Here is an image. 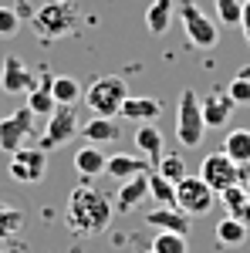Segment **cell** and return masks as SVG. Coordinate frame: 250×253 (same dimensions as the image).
Returning a JSON list of instances; mask_svg holds the SVG:
<instances>
[{
    "label": "cell",
    "mask_w": 250,
    "mask_h": 253,
    "mask_svg": "<svg viewBox=\"0 0 250 253\" xmlns=\"http://www.w3.org/2000/svg\"><path fill=\"white\" fill-rule=\"evenodd\" d=\"M216 203V193L200 179V175H186L176 182V206L186 216H206Z\"/></svg>",
    "instance_id": "obj_7"
},
{
    "label": "cell",
    "mask_w": 250,
    "mask_h": 253,
    "mask_svg": "<svg viewBox=\"0 0 250 253\" xmlns=\"http://www.w3.org/2000/svg\"><path fill=\"white\" fill-rule=\"evenodd\" d=\"M200 179H203L213 193L220 196L223 189H230V186L240 182V166H237V162L220 149V152H213V156L203 159V166H200Z\"/></svg>",
    "instance_id": "obj_8"
},
{
    "label": "cell",
    "mask_w": 250,
    "mask_h": 253,
    "mask_svg": "<svg viewBox=\"0 0 250 253\" xmlns=\"http://www.w3.org/2000/svg\"><path fill=\"white\" fill-rule=\"evenodd\" d=\"M24 230V210L0 196V240H14Z\"/></svg>",
    "instance_id": "obj_24"
},
{
    "label": "cell",
    "mask_w": 250,
    "mask_h": 253,
    "mask_svg": "<svg viewBox=\"0 0 250 253\" xmlns=\"http://www.w3.org/2000/svg\"><path fill=\"white\" fill-rule=\"evenodd\" d=\"M149 199V175H135V179H125L115 193V213H132L142 203Z\"/></svg>",
    "instance_id": "obj_13"
},
{
    "label": "cell",
    "mask_w": 250,
    "mask_h": 253,
    "mask_svg": "<svg viewBox=\"0 0 250 253\" xmlns=\"http://www.w3.org/2000/svg\"><path fill=\"white\" fill-rule=\"evenodd\" d=\"M105 172L118 179V182H125V179H135V175H149V159H139V156H129V152H115V156H108V166H105Z\"/></svg>",
    "instance_id": "obj_15"
},
{
    "label": "cell",
    "mask_w": 250,
    "mask_h": 253,
    "mask_svg": "<svg viewBox=\"0 0 250 253\" xmlns=\"http://www.w3.org/2000/svg\"><path fill=\"white\" fill-rule=\"evenodd\" d=\"M152 253H190V240L186 233H155Z\"/></svg>",
    "instance_id": "obj_28"
},
{
    "label": "cell",
    "mask_w": 250,
    "mask_h": 253,
    "mask_svg": "<svg viewBox=\"0 0 250 253\" xmlns=\"http://www.w3.org/2000/svg\"><path fill=\"white\" fill-rule=\"evenodd\" d=\"M0 253H3V250H0Z\"/></svg>",
    "instance_id": "obj_37"
},
{
    "label": "cell",
    "mask_w": 250,
    "mask_h": 253,
    "mask_svg": "<svg viewBox=\"0 0 250 253\" xmlns=\"http://www.w3.org/2000/svg\"><path fill=\"white\" fill-rule=\"evenodd\" d=\"M112 213H115V203L105 193H98L95 186L81 182L71 189L68 196V206H64V223L75 236H98L108 230L112 223Z\"/></svg>",
    "instance_id": "obj_1"
},
{
    "label": "cell",
    "mask_w": 250,
    "mask_h": 253,
    "mask_svg": "<svg viewBox=\"0 0 250 253\" xmlns=\"http://www.w3.org/2000/svg\"><path fill=\"white\" fill-rule=\"evenodd\" d=\"M216 199L227 206V216H233V219H240L244 226H250V193L240 186V182L230 186V189H223Z\"/></svg>",
    "instance_id": "obj_20"
},
{
    "label": "cell",
    "mask_w": 250,
    "mask_h": 253,
    "mask_svg": "<svg viewBox=\"0 0 250 253\" xmlns=\"http://www.w3.org/2000/svg\"><path fill=\"white\" fill-rule=\"evenodd\" d=\"M227 95L233 98V105H250V78H237L227 84Z\"/></svg>",
    "instance_id": "obj_32"
},
{
    "label": "cell",
    "mask_w": 250,
    "mask_h": 253,
    "mask_svg": "<svg viewBox=\"0 0 250 253\" xmlns=\"http://www.w3.org/2000/svg\"><path fill=\"white\" fill-rule=\"evenodd\" d=\"M240 31H244V38H247V44H250V0L240 3Z\"/></svg>",
    "instance_id": "obj_33"
},
{
    "label": "cell",
    "mask_w": 250,
    "mask_h": 253,
    "mask_svg": "<svg viewBox=\"0 0 250 253\" xmlns=\"http://www.w3.org/2000/svg\"><path fill=\"white\" fill-rule=\"evenodd\" d=\"M200 105H203V122H206V128H223V125L230 122L233 108H237L227 91H213V95H206Z\"/></svg>",
    "instance_id": "obj_14"
},
{
    "label": "cell",
    "mask_w": 250,
    "mask_h": 253,
    "mask_svg": "<svg viewBox=\"0 0 250 253\" xmlns=\"http://www.w3.org/2000/svg\"><path fill=\"white\" fill-rule=\"evenodd\" d=\"M81 135H85V142L88 145H108V142H118V135H122V128L115 125V118H105V115H95L92 122H85L81 125Z\"/></svg>",
    "instance_id": "obj_18"
},
{
    "label": "cell",
    "mask_w": 250,
    "mask_h": 253,
    "mask_svg": "<svg viewBox=\"0 0 250 253\" xmlns=\"http://www.w3.org/2000/svg\"><path fill=\"white\" fill-rule=\"evenodd\" d=\"M78 132H81V125H78L75 105H58V108L48 115V125H44V132H41V142H38V145L44 149V152H51V149L68 145Z\"/></svg>",
    "instance_id": "obj_6"
},
{
    "label": "cell",
    "mask_w": 250,
    "mask_h": 253,
    "mask_svg": "<svg viewBox=\"0 0 250 253\" xmlns=\"http://www.w3.org/2000/svg\"><path fill=\"white\" fill-rule=\"evenodd\" d=\"M146 226H152L155 233H186L190 236V216L179 206H159L152 213H146Z\"/></svg>",
    "instance_id": "obj_12"
},
{
    "label": "cell",
    "mask_w": 250,
    "mask_h": 253,
    "mask_svg": "<svg viewBox=\"0 0 250 253\" xmlns=\"http://www.w3.org/2000/svg\"><path fill=\"white\" fill-rule=\"evenodd\" d=\"M31 132H34V112L24 105L14 115L0 118V149L7 156H14L17 149H24V142L31 138Z\"/></svg>",
    "instance_id": "obj_10"
},
{
    "label": "cell",
    "mask_w": 250,
    "mask_h": 253,
    "mask_svg": "<svg viewBox=\"0 0 250 253\" xmlns=\"http://www.w3.org/2000/svg\"><path fill=\"white\" fill-rule=\"evenodd\" d=\"M105 166H108V156H105L98 145H81L75 152V172L81 175L85 182H92L95 175H101Z\"/></svg>",
    "instance_id": "obj_17"
},
{
    "label": "cell",
    "mask_w": 250,
    "mask_h": 253,
    "mask_svg": "<svg viewBox=\"0 0 250 253\" xmlns=\"http://www.w3.org/2000/svg\"><path fill=\"white\" fill-rule=\"evenodd\" d=\"M149 196L159 206H176V182H169L159 172H149Z\"/></svg>",
    "instance_id": "obj_27"
},
{
    "label": "cell",
    "mask_w": 250,
    "mask_h": 253,
    "mask_svg": "<svg viewBox=\"0 0 250 253\" xmlns=\"http://www.w3.org/2000/svg\"><path fill=\"white\" fill-rule=\"evenodd\" d=\"M125 98H129V84L115 75H101L85 88V105L95 115H105V118H115Z\"/></svg>",
    "instance_id": "obj_3"
},
{
    "label": "cell",
    "mask_w": 250,
    "mask_h": 253,
    "mask_svg": "<svg viewBox=\"0 0 250 253\" xmlns=\"http://www.w3.org/2000/svg\"><path fill=\"white\" fill-rule=\"evenodd\" d=\"M237 75H240V78H250V64H244V68H240Z\"/></svg>",
    "instance_id": "obj_34"
},
{
    "label": "cell",
    "mask_w": 250,
    "mask_h": 253,
    "mask_svg": "<svg viewBox=\"0 0 250 253\" xmlns=\"http://www.w3.org/2000/svg\"><path fill=\"white\" fill-rule=\"evenodd\" d=\"M216 17L227 27H240V0H216Z\"/></svg>",
    "instance_id": "obj_30"
},
{
    "label": "cell",
    "mask_w": 250,
    "mask_h": 253,
    "mask_svg": "<svg viewBox=\"0 0 250 253\" xmlns=\"http://www.w3.org/2000/svg\"><path fill=\"white\" fill-rule=\"evenodd\" d=\"M118 115L129 118V122H155V118L162 115V101H155V98H142V95H129L122 101V108H118Z\"/></svg>",
    "instance_id": "obj_16"
},
{
    "label": "cell",
    "mask_w": 250,
    "mask_h": 253,
    "mask_svg": "<svg viewBox=\"0 0 250 253\" xmlns=\"http://www.w3.org/2000/svg\"><path fill=\"white\" fill-rule=\"evenodd\" d=\"M179 20H183V34H186V41H190L193 47H200V51L216 47L220 31H216V24L196 7V0H183V3H179Z\"/></svg>",
    "instance_id": "obj_5"
},
{
    "label": "cell",
    "mask_w": 250,
    "mask_h": 253,
    "mask_svg": "<svg viewBox=\"0 0 250 253\" xmlns=\"http://www.w3.org/2000/svg\"><path fill=\"white\" fill-rule=\"evenodd\" d=\"M155 172L166 175L169 182H179V179H186V162H183V156H173V152H166V156L155 162Z\"/></svg>",
    "instance_id": "obj_29"
},
{
    "label": "cell",
    "mask_w": 250,
    "mask_h": 253,
    "mask_svg": "<svg viewBox=\"0 0 250 253\" xmlns=\"http://www.w3.org/2000/svg\"><path fill=\"white\" fill-rule=\"evenodd\" d=\"M146 253H152V250H146Z\"/></svg>",
    "instance_id": "obj_36"
},
{
    "label": "cell",
    "mask_w": 250,
    "mask_h": 253,
    "mask_svg": "<svg viewBox=\"0 0 250 253\" xmlns=\"http://www.w3.org/2000/svg\"><path fill=\"white\" fill-rule=\"evenodd\" d=\"M31 27L41 41H61V38H71L78 31V10L71 0H48L44 7L34 10L31 17Z\"/></svg>",
    "instance_id": "obj_2"
},
{
    "label": "cell",
    "mask_w": 250,
    "mask_h": 253,
    "mask_svg": "<svg viewBox=\"0 0 250 253\" xmlns=\"http://www.w3.org/2000/svg\"><path fill=\"white\" fill-rule=\"evenodd\" d=\"M7 172H10V179L14 182H24V186H34V182H41L44 179V172H48V152L44 149H17L14 156H10V166H7Z\"/></svg>",
    "instance_id": "obj_9"
},
{
    "label": "cell",
    "mask_w": 250,
    "mask_h": 253,
    "mask_svg": "<svg viewBox=\"0 0 250 253\" xmlns=\"http://www.w3.org/2000/svg\"><path fill=\"white\" fill-rule=\"evenodd\" d=\"M51 95L58 105H78L81 101V84L75 78H68V75H58V78H51Z\"/></svg>",
    "instance_id": "obj_26"
},
{
    "label": "cell",
    "mask_w": 250,
    "mask_h": 253,
    "mask_svg": "<svg viewBox=\"0 0 250 253\" xmlns=\"http://www.w3.org/2000/svg\"><path fill=\"white\" fill-rule=\"evenodd\" d=\"M162 145H166V142H162V132L155 128L152 122H142V125L135 128V149H139L142 156H149L152 162H159V159L166 156Z\"/></svg>",
    "instance_id": "obj_21"
},
{
    "label": "cell",
    "mask_w": 250,
    "mask_h": 253,
    "mask_svg": "<svg viewBox=\"0 0 250 253\" xmlns=\"http://www.w3.org/2000/svg\"><path fill=\"white\" fill-rule=\"evenodd\" d=\"M244 189H247V193H250V179H247V182H244Z\"/></svg>",
    "instance_id": "obj_35"
},
{
    "label": "cell",
    "mask_w": 250,
    "mask_h": 253,
    "mask_svg": "<svg viewBox=\"0 0 250 253\" xmlns=\"http://www.w3.org/2000/svg\"><path fill=\"white\" fill-rule=\"evenodd\" d=\"M223 152L237 162V166H250V128H233L223 138Z\"/></svg>",
    "instance_id": "obj_23"
},
{
    "label": "cell",
    "mask_w": 250,
    "mask_h": 253,
    "mask_svg": "<svg viewBox=\"0 0 250 253\" xmlns=\"http://www.w3.org/2000/svg\"><path fill=\"white\" fill-rule=\"evenodd\" d=\"M206 135V122H203V105H200V95L186 88L179 95V105H176V138L186 145V149H196Z\"/></svg>",
    "instance_id": "obj_4"
},
{
    "label": "cell",
    "mask_w": 250,
    "mask_h": 253,
    "mask_svg": "<svg viewBox=\"0 0 250 253\" xmlns=\"http://www.w3.org/2000/svg\"><path fill=\"white\" fill-rule=\"evenodd\" d=\"M20 31V14L14 7H0V38H14Z\"/></svg>",
    "instance_id": "obj_31"
},
{
    "label": "cell",
    "mask_w": 250,
    "mask_h": 253,
    "mask_svg": "<svg viewBox=\"0 0 250 253\" xmlns=\"http://www.w3.org/2000/svg\"><path fill=\"white\" fill-rule=\"evenodd\" d=\"M247 230L240 219H233V216H223L220 223H216V243L220 247H244V240H247Z\"/></svg>",
    "instance_id": "obj_25"
},
{
    "label": "cell",
    "mask_w": 250,
    "mask_h": 253,
    "mask_svg": "<svg viewBox=\"0 0 250 253\" xmlns=\"http://www.w3.org/2000/svg\"><path fill=\"white\" fill-rule=\"evenodd\" d=\"M0 88L7 95H27L31 88H38V75H31V68L17 54H10L0 64Z\"/></svg>",
    "instance_id": "obj_11"
},
{
    "label": "cell",
    "mask_w": 250,
    "mask_h": 253,
    "mask_svg": "<svg viewBox=\"0 0 250 253\" xmlns=\"http://www.w3.org/2000/svg\"><path fill=\"white\" fill-rule=\"evenodd\" d=\"M173 14H176L173 0H152L149 10H146V27H149V34H166L169 24H173Z\"/></svg>",
    "instance_id": "obj_22"
},
{
    "label": "cell",
    "mask_w": 250,
    "mask_h": 253,
    "mask_svg": "<svg viewBox=\"0 0 250 253\" xmlns=\"http://www.w3.org/2000/svg\"><path fill=\"white\" fill-rule=\"evenodd\" d=\"M27 108H31L34 115H41V118H48L54 108H58V101H54V95H51V75H48V71H41L38 88L27 91Z\"/></svg>",
    "instance_id": "obj_19"
}]
</instances>
